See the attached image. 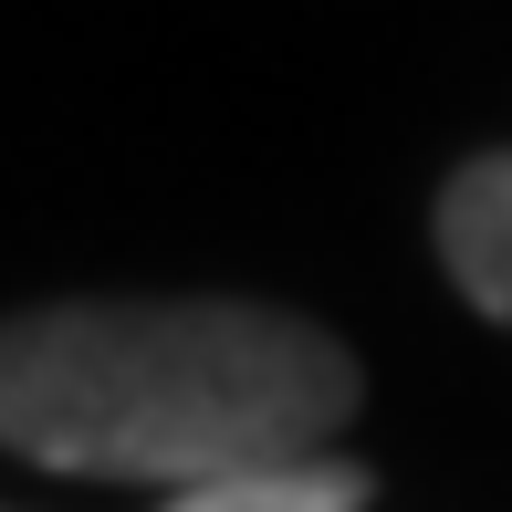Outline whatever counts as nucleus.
<instances>
[{
    "label": "nucleus",
    "instance_id": "nucleus-1",
    "mask_svg": "<svg viewBox=\"0 0 512 512\" xmlns=\"http://www.w3.org/2000/svg\"><path fill=\"white\" fill-rule=\"evenodd\" d=\"M356 356L272 304H42L0 324V439L84 481H199L314 460L356 418Z\"/></svg>",
    "mask_w": 512,
    "mask_h": 512
},
{
    "label": "nucleus",
    "instance_id": "nucleus-2",
    "mask_svg": "<svg viewBox=\"0 0 512 512\" xmlns=\"http://www.w3.org/2000/svg\"><path fill=\"white\" fill-rule=\"evenodd\" d=\"M439 262L492 324H512V147L471 157V168L439 189Z\"/></svg>",
    "mask_w": 512,
    "mask_h": 512
},
{
    "label": "nucleus",
    "instance_id": "nucleus-3",
    "mask_svg": "<svg viewBox=\"0 0 512 512\" xmlns=\"http://www.w3.org/2000/svg\"><path fill=\"white\" fill-rule=\"evenodd\" d=\"M377 481L356 460H283V471H230L199 492H168L157 512H366Z\"/></svg>",
    "mask_w": 512,
    "mask_h": 512
}]
</instances>
